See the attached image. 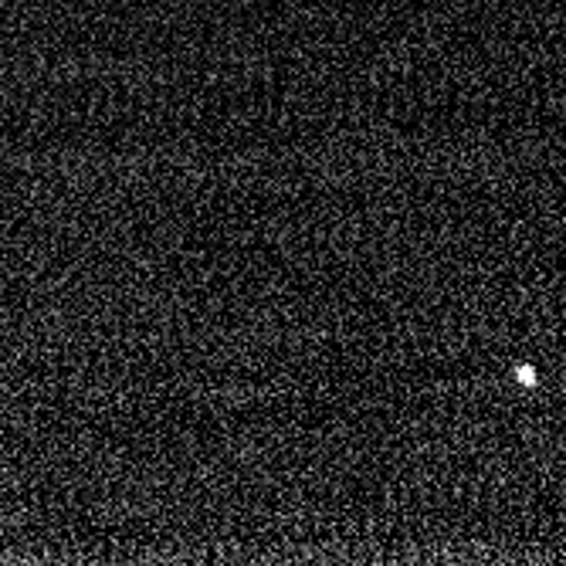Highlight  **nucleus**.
Here are the masks:
<instances>
[{
	"label": "nucleus",
	"instance_id": "f257e3e1",
	"mask_svg": "<svg viewBox=\"0 0 566 566\" xmlns=\"http://www.w3.org/2000/svg\"><path fill=\"white\" fill-rule=\"evenodd\" d=\"M520 380H523V384H536V374H533V367H523V370H520Z\"/></svg>",
	"mask_w": 566,
	"mask_h": 566
}]
</instances>
